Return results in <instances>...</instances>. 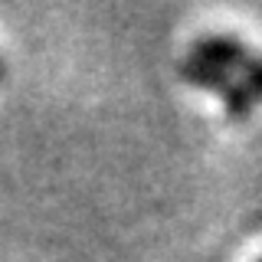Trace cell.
Masks as SVG:
<instances>
[{
    "mask_svg": "<svg viewBox=\"0 0 262 262\" xmlns=\"http://www.w3.org/2000/svg\"><path fill=\"white\" fill-rule=\"evenodd\" d=\"M193 59L229 72V69H246V62H249L252 56H249V49H246V43H239V39H233V36H203V39L193 43Z\"/></svg>",
    "mask_w": 262,
    "mask_h": 262,
    "instance_id": "cell-2",
    "label": "cell"
},
{
    "mask_svg": "<svg viewBox=\"0 0 262 262\" xmlns=\"http://www.w3.org/2000/svg\"><path fill=\"white\" fill-rule=\"evenodd\" d=\"M0 82H4V62H0Z\"/></svg>",
    "mask_w": 262,
    "mask_h": 262,
    "instance_id": "cell-4",
    "label": "cell"
},
{
    "mask_svg": "<svg viewBox=\"0 0 262 262\" xmlns=\"http://www.w3.org/2000/svg\"><path fill=\"white\" fill-rule=\"evenodd\" d=\"M259 262H262V259H259Z\"/></svg>",
    "mask_w": 262,
    "mask_h": 262,
    "instance_id": "cell-5",
    "label": "cell"
},
{
    "mask_svg": "<svg viewBox=\"0 0 262 262\" xmlns=\"http://www.w3.org/2000/svg\"><path fill=\"white\" fill-rule=\"evenodd\" d=\"M243 85L252 92V98L262 95V59H256V56H252V59L246 62V69H243Z\"/></svg>",
    "mask_w": 262,
    "mask_h": 262,
    "instance_id": "cell-3",
    "label": "cell"
},
{
    "mask_svg": "<svg viewBox=\"0 0 262 262\" xmlns=\"http://www.w3.org/2000/svg\"><path fill=\"white\" fill-rule=\"evenodd\" d=\"M180 79H184L187 85L203 89V92H216L220 98H223L226 115L233 121L249 118V112H252V92L243 85L239 79L229 76V72L216 69V66H207V62H200V59H193V56H190V59L180 62Z\"/></svg>",
    "mask_w": 262,
    "mask_h": 262,
    "instance_id": "cell-1",
    "label": "cell"
}]
</instances>
